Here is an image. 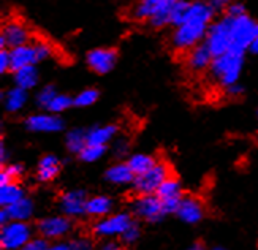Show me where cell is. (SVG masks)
I'll use <instances>...</instances> for the list:
<instances>
[{
	"label": "cell",
	"mask_w": 258,
	"mask_h": 250,
	"mask_svg": "<svg viewBox=\"0 0 258 250\" xmlns=\"http://www.w3.org/2000/svg\"><path fill=\"white\" fill-rule=\"evenodd\" d=\"M132 212L146 222H159L166 215L163 203L157 195H138L132 201Z\"/></svg>",
	"instance_id": "cell-9"
},
{
	"label": "cell",
	"mask_w": 258,
	"mask_h": 250,
	"mask_svg": "<svg viewBox=\"0 0 258 250\" xmlns=\"http://www.w3.org/2000/svg\"><path fill=\"white\" fill-rule=\"evenodd\" d=\"M27 90L24 89H21V87H13V89H10L5 92L4 95V106L8 112H18L21 111L22 108L26 106L27 103Z\"/></svg>",
	"instance_id": "cell-24"
},
{
	"label": "cell",
	"mask_w": 258,
	"mask_h": 250,
	"mask_svg": "<svg viewBox=\"0 0 258 250\" xmlns=\"http://www.w3.org/2000/svg\"><path fill=\"white\" fill-rule=\"evenodd\" d=\"M128 166L132 168V171L135 174V177L137 176H141L144 173H148L149 169L157 163V160L149 155V154H135L128 158Z\"/></svg>",
	"instance_id": "cell-27"
},
{
	"label": "cell",
	"mask_w": 258,
	"mask_h": 250,
	"mask_svg": "<svg viewBox=\"0 0 258 250\" xmlns=\"http://www.w3.org/2000/svg\"><path fill=\"white\" fill-rule=\"evenodd\" d=\"M170 176V166L165 162H157L148 173L135 177L132 185L138 195H155L157 190Z\"/></svg>",
	"instance_id": "cell-6"
},
{
	"label": "cell",
	"mask_w": 258,
	"mask_h": 250,
	"mask_svg": "<svg viewBox=\"0 0 258 250\" xmlns=\"http://www.w3.org/2000/svg\"><path fill=\"white\" fill-rule=\"evenodd\" d=\"M177 0H138L132 8V16L148 21L154 27L170 26V11Z\"/></svg>",
	"instance_id": "cell-3"
},
{
	"label": "cell",
	"mask_w": 258,
	"mask_h": 250,
	"mask_svg": "<svg viewBox=\"0 0 258 250\" xmlns=\"http://www.w3.org/2000/svg\"><path fill=\"white\" fill-rule=\"evenodd\" d=\"M250 51H252V52H255V54H258V29H256V35H255V40H253L252 46H250Z\"/></svg>",
	"instance_id": "cell-43"
},
{
	"label": "cell",
	"mask_w": 258,
	"mask_h": 250,
	"mask_svg": "<svg viewBox=\"0 0 258 250\" xmlns=\"http://www.w3.org/2000/svg\"><path fill=\"white\" fill-rule=\"evenodd\" d=\"M113 211V200L106 195H97L87 200L86 204V215L95 219H103Z\"/></svg>",
	"instance_id": "cell-21"
},
{
	"label": "cell",
	"mask_w": 258,
	"mask_h": 250,
	"mask_svg": "<svg viewBox=\"0 0 258 250\" xmlns=\"http://www.w3.org/2000/svg\"><path fill=\"white\" fill-rule=\"evenodd\" d=\"M22 174H24V168H22V165H19V163L4 165L2 173H0V184L18 182Z\"/></svg>",
	"instance_id": "cell-29"
},
{
	"label": "cell",
	"mask_w": 258,
	"mask_h": 250,
	"mask_svg": "<svg viewBox=\"0 0 258 250\" xmlns=\"http://www.w3.org/2000/svg\"><path fill=\"white\" fill-rule=\"evenodd\" d=\"M22 198H26V192L18 182L0 184V204H2V208H8Z\"/></svg>",
	"instance_id": "cell-25"
},
{
	"label": "cell",
	"mask_w": 258,
	"mask_h": 250,
	"mask_svg": "<svg viewBox=\"0 0 258 250\" xmlns=\"http://www.w3.org/2000/svg\"><path fill=\"white\" fill-rule=\"evenodd\" d=\"M211 250H227V248H223V247H212Z\"/></svg>",
	"instance_id": "cell-46"
},
{
	"label": "cell",
	"mask_w": 258,
	"mask_h": 250,
	"mask_svg": "<svg viewBox=\"0 0 258 250\" xmlns=\"http://www.w3.org/2000/svg\"><path fill=\"white\" fill-rule=\"evenodd\" d=\"M32 241V228L27 222H8L2 225L0 244L4 250H22Z\"/></svg>",
	"instance_id": "cell-8"
},
{
	"label": "cell",
	"mask_w": 258,
	"mask_h": 250,
	"mask_svg": "<svg viewBox=\"0 0 258 250\" xmlns=\"http://www.w3.org/2000/svg\"><path fill=\"white\" fill-rule=\"evenodd\" d=\"M57 95V92H55V89L52 86H44L40 92L37 94V103L38 106L48 109V106L51 105V101L54 100V97Z\"/></svg>",
	"instance_id": "cell-34"
},
{
	"label": "cell",
	"mask_w": 258,
	"mask_h": 250,
	"mask_svg": "<svg viewBox=\"0 0 258 250\" xmlns=\"http://www.w3.org/2000/svg\"><path fill=\"white\" fill-rule=\"evenodd\" d=\"M116 133H117L116 125H98V127L87 130V144L106 146L114 138Z\"/></svg>",
	"instance_id": "cell-23"
},
{
	"label": "cell",
	"mask_w": 258,
	"mask_h": 250,
	"mask_svg": "<svg viewBox=\"0 0 258 250\" xmlns=\"http://www.w3.org/2000/svg\"><path fill=\"white\" fill-rule=\"evenodd\" d=\"M205 43L214 57L228 52L231 49V18L225 16L211 24Z\"/></svg>",
	"instance_id": "cell-5"
},
{
	"label": "cell",
	"mask_w": 258,
	"mask_h": 250,
	"mask_svg": "<svg viewBox=\"0 0 258 250\" xmlns=\"http://www.w3.org/2000/svg\"><path fill=\"white\" fill-rule=\"evenodd\" d=\"M242 65H244V52L230 49L228 52L214 57L209 70L211 75L227 89L238 83L242 72Z\"/></svg>",
	"instance_id": "cell-2"
},
{
	"label": "cell",
	"mask_w": 258,
	"mask_h": 250,
	"mask_svg": "<svg viewBox=\"0 0 258 250\" xmlns=\"http://www.w3.org/2000/svg\"><path fill=\"white\" fill-rule=\"evenodd\" d=\"M0 72L2 73L11 72V59H10V49L8 48L0 51Z\"/></svg>",
	"instance_id": "cell-37"
},
{
	"label": "cell",
	"mask_w": 258,
	"mask_h": 250,
	"mask_svg": "<svg viewBox=\"0 0 258 250\" xmlns=\"http://www.w3.org/2000/svg\"><path fill=\"white\" fill-rule=\"evenodd\" d=\"M212 60H214V55H212V52L206 46V43L198 44V46L187 52V67L195 73L209 70Z\"/></svg>",
	"instance_id": "cell-19"
},
{
	"label": "cell",
	"mask_w": 258,
	"mask_h": 250,
	"mask_svg": "<svg viewBox=\"0 0 258 250\" xmlns=\"http://www.w3.org/2000/svg\"><path fill=\"white\" fill-rule=\"evenodd\" d=\"M245 13V7L241 2H230L227 7V16L230 18H238V16H244Z\"/></svg>",
	"instance_id": "cell-36"
},
{
	"label": "cell",
	"mask_w": 258,
	"mask_h": 250,
	"mask_svg": "<svg viewBox=\"0 0 258 250\" xmlns=\"http://www.w3.org/2000/svg\"><path fill=\"white\" fill-rule=\"evenodd\" d=\"M65 143H67V149H69L72 154H81L83 149L87 146V132L75 129V130L69 132Z\"/></svg>",
	"instance_id": "cell-28"
},
{
	"label": "cell",
	"mask_w": 258,
	"mask_h": 250,
	"mask_svg": "<svg viewBox=\"0 0 258 250\" xmlns=\"http://www.w3.org/2000/svg\"><path fill=\"white\" fill-rule=\"evenodd\" d=\"M176 214L182 222L195 225L205 217V206H203V203L195 197H184L181 203H179Z\"/></svg>",
	"instance_id": "cell-18"
},
{
	"label": "cell",
	"mask_w": 258,
	"mask_h": 250,
	"mask_svg": "<svg viewBox=\"0 0 258 250\" xmlns=\"http://www.w3.org/2000/svg\"><path fill=\"white\" fill-rule=\"evenodd\" d=\"M60 173V160L55 155H44L40 158L37 166V177L41 182L54 180Z\"/></svg>",
	"instance_id": "cell-20"
},
{
	"label": "cell",
	"mask_w": 258,
	"mask_h": 250,
	"mask_svg": "<svg viewBox=\"0 0 258 250\" xmlns=\"http://www.w3.org/2000/svg\"><path fill=\"white\" fill-rule=\"evenodd\" d=\"M26 127L35 133H57L63 129V120L54 112H38L27 117Z\"/></svg>",
	"instance_id": "cell-14"
},
{
	"label": "cell",
	"mask_w": 258,
	"mask_h": 250,
	"mask_svg": "<svg viewBox=\"0 0 258 250\" xmlns=\"http://www.w3.org/2000/svg\"><path fill=\"white\" fill-rule=\"evenodd\" d=\"M116 51L108 48H97L87 54V65L91 70L98 75H105L111 72L116 65Z\"/></svg>",
	"instance_id": "cell-17"
},
{
	"label": "cell",
	"mask_w": 258,
	"mask_h": 250,
	"mask_svg": "<svg viewBox=\"0 0 258 250\" xmlns=\"http://www.w3.org/2000/svg\"><path fill=\"white\" fill-rule=\"evenodd\" d=\"M87 197H86V192L83 190H69L65 192L63 195L60 197L59 201V206L60 211L63 212V215L67 217H81V215L86 214V204H87Z\"/></svg>",
	"instance_id": "cell-15"
},
{
	"label": "cell",
	"mask_w": 258,
	"mask_h": 250,
	"mask_svg": "<svg viewBox=\"0 0 258 250\" xmlns=\"http://www.w3.org/2000/svg\"><path fill=\"white\" fill-rule=\"evenodd\" d=\"M72 106H75V101L72 97L65 95V94H57L54 97V100L51 101V105L48 106V111L54 112V114H60V112L67 111Z\"/></svg>",
	"instance_id": "cell-32"
},
{
	"label": "cell",
	"mask_w": 258,
	"mask_h": 250,
	"mask_svg": "<svg viewBox=\"0 0 258 250\" xmlns=\"http://www.w3.org/2000/svg\"><path fill=\"white\" fill-rule=\"evenodd\" d=\"M52 54L51 46L43 40L22 44V46L10 49L11 59V72H16L19 68H24L29 65H35L44 59H48Z\"/></svg>",
	"instance_id": "cell-4"
},
{
	"label": "cell",
	"mask_w": 258,
	"mask_h": 250,
	"mask_svg": "<svg viewBox=\"0 0 258 250\" xmlns=\"http://www.w3.org/2000/svg\"><path fill=\"white\" fill-rule=\"evenodd\" d=\"M214 8L216 7L209 2H201V0L190 2L185 21L181 26L174 27L171 35L174 51L188 52L201 44V40H206L212 18H214Z\"/></svg>",
	"instance_id": "cell-1"
},
{
	"label": "cell",
	"mask_w": 258,
	"mask_h": 250,
	"mask_svg": "<svg viewBox=\"0 0 258 250\" xmlns=\"http://www.w3.org/2000/svg\"><path fill=\"white\" fill-rule=\"evenodd\" d=\"M188 5H190V2H185V0H177L170 11V26L177 27V26L182 24L187 18Z\"/></svg>",
	"instance_id": "cell-30"
},
{
	"label": "cell",
	"mask_w": 258,
	"mask_h": 250,
	"mask_svg": "<svg viewBox=\"0 0 258 250\" xmlns=\"http://www.w3.org/2000/svg\"><path fill=\"white\" fill-rule=\"evenodd\" d=\"M227 94L231 95V97H238V95L242 94V87L236 83V84H233V86L227 87Z\"/></svg>",
	"instance_id": "cell-39"
},
{
	"label": "cell",
	"mask_w": 258,
	"mask_h": 250,
	"mask_svg": "<svg viewBox=\"0 0 258 250\" xmlns=\"http://www.w3.org/2000/svg\"><path fill=\"white\" fill-rule=\"evenodd\" d=\"M46 250H70V245L69 244H63V242H55V244L48 245Z\"/></svg>",
	"instance_id": "cell-40"
},
{
	"label": "cell",
	"mask_w": 258,
	"mask_h": 250,
	"mask_svg": "<svg viewBox=\"0 0 258 250\" xmlns=\"http://www.w3.org/2000/svg\"><path fill=\"white\" fill-rule=\"evenodd\" d=\"M102 250H122V248H120V245L116 244V242H106V244L102 247Z\"/></svg>",
	"instance_id": "cell-41"
},
{
	"label": "cell",
	"mask_w": 258,
	"mask_h": 250,
	"mask_svg": "<svg viewBox=\"0 0 258 250\" xmlns=\"http://www.w3.org/2000/svg\"><path fill=\"white\" fill-rule=\"evenodd\" d=\"M188 250H205V247H203V244H200V242H197V244H194L192 247H190Z\"/></svg>",
	"instance_id": "cell-45"
},
{
	"label": "cell",
	"mask_w": 258,
	"mask_h": 250,
	"mask_svg": "<svg viewBox=\"0 0 258 250\" xmlns=\"http://www.w3.org/2000/svg\"><path fill=\"white\" fill-rule=\"evenodd\" d=\"M133 223L130 214L125 212H116L109 214L103 219H98L94 225V233L102 237H116L122 236L125 230Z\"/></svg>",
	"instance_id": "cell-10"
},
{
	"label": "cell",
	"mask_w": 258,
	"mask_h": 250,
	"mask_svg": "<svg viewBox=\"0 0 258 250\" xmlns=\"http://www.w3.org/2000/svg\"><path fill=\"white\" fill-rule=\"evenodd\" d=\"M155 195L162 200L166 214H176V211L179 208V203H181V200L184 198L181 182L173 176H170L165 180V182L160 185V189L157 190Z\"/></svg>",
	"instance_id": "cell-13"
},
{
	"label": "cell",
	"mask_w": 258,
	"mask_h": 250,
	"mask_svg": "<svg viewBox=\"0 0 258 250\" xmlns=\"http://www.w3.org/2000/svg\"><path fill=\"white\" fill-rule=\"evenodd\" d=\"M140 234H141L140 226L133 222V223L128 226V228L125 230V233L122 234L120 237H122V241H124V242H127V244H133V242H137V241L140 239Z\"/></svg>",
	"instance_id": "cell-35"
},
{
	"label": "cell",
	"mask_w": 258,
	"mask_h": 250,
	"mask_svg": "<svg viewBox=\"0 0 258 250\" xmlns=\"http://www.w3.org/2000/svg\"><path fill=\"white\" fill-rule=\"evenodd\" d=\"M127 147H128V146H125L124 141H119V143H117V147H116V151H117L119 154H125V152H127Z\"/></svg>",
	"instance_id": "cell-42"
},
{
	"label": "cell",
	"mask_w": 258,
	"mask_h": 250,
	"mask_svg": "<svg viewBox=\"0 0 258 250\" xmlns=\"http://www.w3.org/2000/svg\"><path fill=\"white\" fill-rule=\"evenodd\" d=\"M228 2L231 0H211V4L214 7H223V5H228Z\"/></svg>",
	"instance_id": "cell-44"
},
{
	"label": "cell",
	"mask_w": 258,
	"mask_h": 250,
	"mask_svg": "<svg viewBox=\"0 0 258 250\" xmlns=\"http://www.w3.org/2000/svg\"><path fill=\"white\" fill-rule=\"evenodd\" d=\"M258 24L247 15L231 18V49L245 52L250 49Z\"/></svg>",
	"instance_id": "cell-7"
},
{
	"label": "cell",
	"mask_w": 258,
	"mask_h": 250,
	"mask_svg": "<svg viewBox=\"0 0 258 250\" xmlns=\"http://www.w3.org/2000/svg\"><path fill=\"white\" fill-rule=\"evenodd\" d=\"M97 100H98V92L95 89H86V90H83V92H80L73 98L75 106H78V108L92 106Z\"/></svg>",
	"instance_id": "cell-33"
},
{
	"label": "cell",
	"mask_w": 258,
	"mask_h": 250,
	"mask_svg": "<svg viewBox=\"0 0 258 250\" xmlns=\"http://www.w3.org/2000/svg\"><path fill=\"white\" fill-rule=\"evenodd\" d=\"M106 151V146H97V144H87L83 152L80 154L81 160L86 162V163H94L97 160H100V158L103 157Z\"/></svg>",
	"instance_id": "cell-31"
},
{
	"label": "cell",
	"mask_w": 258,
	"mask_h": 250,
	"mask_svg": "<svg viewBox=\"0 0 258 250\" xmlns=\"http://www.w3.org/2000/svg\"><path fill=\"white\" fill-rule=\"evenodd\" d=\"M15 83L18 87L24 89V90H30V89L35 87L38 83V70L35 68V65H29V67L16 70L15 72Z\"/></svg>",
	"instance_id": "cell-26"
},
{
	"label": "cell",
	"mask_w": 258,
	"mask_h": 250,
	"mask_svg": "<svg viewBox=\"0 0 258 250\" xmlns=\"http://www.w3.org/2000/svg\"><path fill=\"white\" fill-rule=\"evenodd\" d=\"M70 250H92V244L86 237H78V239L69 242Z\"/></svg>",
	"instance_id": "cell-38"
},
{
	"label": "cell",
	"mask_w": 258,
	"mask_h": 250,
	"mask_svg": "<svg viewBox=\"0 0 258 250\" xmlns=\"http://www.w3.org/2000/svg\"><path fill=\"white\" fill-rule=\"evenodd\" d=\"M30 43V30L21 19L11 18L2 27V35H0V46L5 48H18L22 44Z\"/></svg>",
	"instance_id": "cell-11"
},
{
	"label": "cell",
	"mask_w": 258,
	"mask_h": 250,
	"mask_svg": "<svg viewBox=\"0 0 258 250\" xmlns=\"http://www.w3.org/2000/svg\"><path fill=\"white\" fill-rule=\"evenodd\" d=\"M106 180L114 185H130L135 180V174L128 163H116L106 169Z\"/></svg>",
	"instance_id": "cell-22"
},
{
	"label": "cell",
	"mask_w": 258,
	"mask_h": 250,
	"mask_svg": "<svg viewBox=\"0 0 258 250\" xmlns=\"http://www.w3.org/2000/svg\"><path fill=\"white\" fill-rule=\"evenodd\" d=\"M37 230L43 239L46 241L62 239V237L72 233L73 222L67 215H51V217H44L38 222Z\"/></svg>",
	"instance_id": "cell-12"
},
{
	"label": "cell",
	"mask_w": 258,
	"mask_h": 250,
	"mask_svg": "<svg viewBox=\"0 0 258 250\" xmlns=\"http://www.w3.org/2000/svg\"><path fill=\"white\" fill-rule=\"evenodd\" d=\"M33 212H35V204L30 198L26 197L8 208H2V211H0V223L5 225L8 222H27L33 215Z\"/></svg>",
	"instance_id": "cell-16"
}]
</instances>
